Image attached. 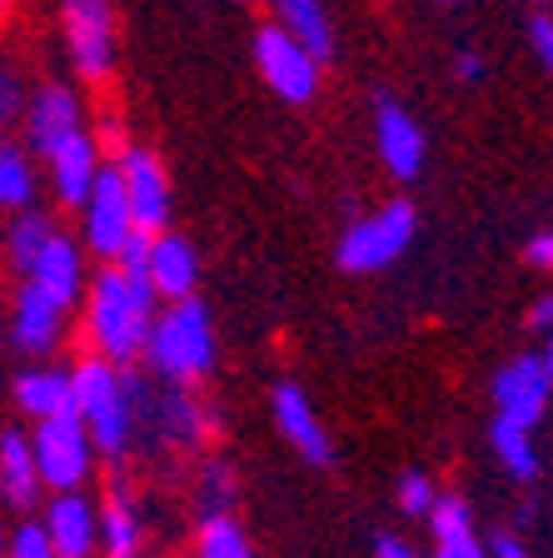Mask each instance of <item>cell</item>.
I'll return each instance as SVG.
<instances>
[{"label": "cell", "mask_w": 553, "mask_h": 558, "mask_svg": "<svg viewBox=\"0 0 553 558\" xmlns=\"http://www.w3.org/2000/svg\"><path fill=\"white\" fill-rule=\"evenodd\" d=\"M160 294L145 275H125V269H100L85 290V339L100 360L110 364H135L145 354Z\"/></svg>", "instance_id": "cell-1"}, {"label": "cell", "mask_w": 553, "mask_h": 558, "mask_svg": "<svg viewBox=\"0 0 553 558\" xmlns=\"http://www.w3.org/2000/svg\"><path fill=\"white\" fill-rule=\"evenodd\" d=\"M145 364L165 384H195L215 369V325H209L205 300L184 294V300H165V310H155Z\"/></svg>", "instance_id": "cell-2"}, {"label": "cell", "mask_w": 553, "mask_h": 558, "mask_svg": "<svg viewBox=\"0 0 553 558\" xmlns=\"http://www.w3.org/2000/svg\"><path fill=\"white\" fill-rule=\"evenodd\" d=\"M70 409H75V418L85 424V434H91V444L100 453L120 459L130 449V439H135V409H130L120 364L100 360V354H85L70 369Z\"/></svg>", "instance_id": "cell-3"}, {"label": "cell", "mask_w": 553, "mask_h": 558, "mask_svg": "<svg viewBox=\"0 0 553 558\" xmlns=\"http://www.w3.org/2000/svg\"><path fill=\"white\" fill-rule=\"evenodd\" d=\"M414 230H419L414 205L394 199V205H384V209H374V215L349 225V230L339 234L335 255L349 275H374V269H389L394 259L414 244Z\"/></svg>", "instance_id": "cell-4"}, {"label": "cell", "mask_w": 553, "mask_h": 558, "mask_svg": "<svg viewBox=\"0 0 553 558\" xmlns=\"http://www.w3.org/2000/svg\"><path fill=\"white\" fill-rule=\"evenodd\" d=\"M31 449H35V474L40 484L65 494V488H81L91 478L95 464V444L85 434V424L70 414H50V418H35V434H31Z\"/></svg>", "instance_id": "cell-5"}, {"label": "cell", "mask_w": 553, "mask_h": 558, "mask_svg": "<svg viewBox=\"0 0 553 558\" xmlns=\"http://www.w3.org/2000/svg\"><path fill=\"white\" fill-rule=\"evenodd\" d=\"M254 65H260L265 85L285 105H310L314 90H320V65L324 60L304 46L300 35H289L285 25H275V21L254 31Z\"/></svg>", "instance_id": "cell-6"}, {"label": "cell", "mask_w": 553, "mask_h": 558, "mask_svg": "<svg viewBox=\"0 0 553 558\" xmlns=\"http://www.w3.org/2000/svg\"><path fill=\"white\" fill-rule=\"evenodd\" d=\"M60 31H65L70 65L91 85L110 81V70H116V5L110 0H60Z\"/></svg>", "instance_id": "cell-7"}, {"label": "cell", "mask_w": 553, "mask_h": 558, "mask_svg": "<svg viewBox=\"0 0 553 558\" xmlns=\"http://www.w3.org/2000/svg\"><path fill=\"white\" fill-rule=\"evenodd\" d=\"M81 230H85V250H95V255L116 259L120 244L135 234V215H130V199H125V185H120L116 165H105L100 174H95L91 195H85L81 205Z\"/></svg>", "instance_id": "cell-8"}, {"label": "cell", "mask_w": 553, "mask_h": 558, "mask_svg": "<svg viewBox=\"0 0 553 558\" xmlns=\"http://www.w3.org/2000/svg\"><path fill=\"white\" fill-rule=\"evenodd\" d=\"M116 174H120V185H125L135 230L160 234L170 225V174H165V165L151 150H130L125 145L116 155Z\"/></svg>", "instance_id": "cell-9"}, {"label": "cell", "mask_w": 553, "mask_h": 558, "mask_svg": "<svg viewBox=\"0 0 553 558\" xmlns=\"http://www.w3.org/2000/svg\"><path fill=\"white\" fill-rule=\"evenodd\" d=\"M549 395H553V374L543 369L539 354H519L508 360L504 369L494 374V404H498V418H514L524 429H533L549 409Z\"/></svg>", "instance_id": "cell-10"}, {"label": "cell", "mask_w": 553, "mask_h": 558, "mask_svg": "<svg viewBox=\"0 0 553 558\" xmlns=\"http://www.w3.org/2000/svg\"><path fill=\"white\" fill-rule=\"evenodd\" d=\"M81 130H91V125H85L81 95L70 90V85H40L25 100V140H31L35 155H50L70 135H81Z\"/></svg>", "instance_id": "cell-11"}, {"label": "cell", "mask_w": 553, "mask_h": 558, "mask_svg": "<svg viewBox=\"0 0 553 558\" xmlns=\"http://www.w3.org/2000/svg\"><path fill=\"white\" fill-rule=\"evenodd\" d=\"M374 140H380V155L394 180H419L424 174L429 140L419 130V120L399 100H389V95H380V105H374Z\"/></svg>", "instance_id": "cell-12"}, {"label": "cell", "mask_w": 553, "mask_h": 558, "mask_svg": "<svg viewBox=\"0 0 553 558\" xmlns=\"http://www.w3.org/2000/svg\"><path fill=\"white\" fill-rule=\"evenodd\" d=\"M40 529H46L56 558H91L95 548H100V509L85 499L81 488H65V494H56Z\"/></svg>", "instance_id": "cell-13"}, {"label": "cell", "mask_w": 553, "mask_h": 558, "mask_svg": "<svg viewBox=\"0 0 553 558\" xmlns=\"http://www.w3.org/2000/svg\"><path fill=\"white\" fill-rule=\"evenodd\" d=\"M269 404H275V429L285 434V444H294L310 464H329L335 459V444H329V434H324L320 414H314L310 395L300 384H279Z\"/></svg>", "instance_id": "cell-14"}, {"label": "cell", "mask_w": 553, "mask_h": 558, "mask_svg": "<svg viewBox=\"0 0 553 558\" xmlns=\"http://www.w3.org/2000/svg\"><path fill=\"white\" fill-rule=\"evenodd\" d=\"M60 335H65V310L35 284H21L11 310V344L21 354H50L60 344Z\"/></svg>", "instance_id": "cell-15"}, {"label": "cell", "mask_w": 553, "mask_h": 558, "mask_svg": "<svg viewBox=\"0 0 553 558\" xmlns=\"http://www.w3.org/2000/svg\"><path fill=\"white\" fill-rule=\"evenodd\" d=\"M40 294H50V300L60 304V310H70V304L85 294V265H81V244L65 240V234H50L46 250L35 255L31 275H25Z\"/></svg>", "instance_id": "cell-16"}, {"label": "cell", "mask_w": 553, "mask_h": 558, "mask_svg": "<svg viewBox=\"0 0 553 558\" xmlns=\"http://www.w3.org/2000/svg\"><path fill=\"white\" fill-rule=\"evenodd\" d=\"M46 165H50V185H56V195L65 199V205H75V209L85 205V195H91V185H95V174L105 170V165H100V145H95L91 130H81V135H70L65 145H56V150L46 155Z\"/></svg>", "instance_id": "cell-17"}, {"label": "cell", "mask_w": 553, "mask_h": 558, "mask_svg": "<svg viewBox=\"0 0 553 558\" xmlns=\"http://www.w3.org/2000/svg\"><path fill=\"white\" fill-rule=\"evenodd\" d=\"M155 429L165 434V439L175 444H200L209 434V414L205 404H195V395H190V384H165V389H151V404H145V414Z\"/></svg>", "instance_id": "cell-18"}, {"label": "cell", "mask_w": 553, "mask_h": 558, "mask_svg": "<svg viewBox=\"0 0 553 558\" xmlns=\"http://www.w3.org/2000/svg\"><path fill=\"white\" fill-rule=\"evenodd\" d=\"M151 284L160 300H184V294H195V279H200V259H195V244L184 240V234H170L160 230L151 240Z\"/></svg>", "instance_id": "cell-19"}, {"label": "cell", "mask_w": 553, "mask_h": 558, "mask_svg": "<svg viewBox=\"0 0 553 558\" xmlns=\"http://www.w3.org/2000/svg\"><path fill=\"white\" fill-rule=\"evenodd\" d=\"M0 494L15 509H31L35 494H40V474H35V449L21 429L0 434Z\"/></svg>", "instance_id": "cell-20"}, {"label": "cell", "mask_w": 553, "mask_h": 558, "mask_svg": "<svg viewBox=\"0 0 553 558\" xmlns=\"http://www.w3.org/2000/svg\"><path fill=\"white\" fill-rule=\"evenodd\" d=\"M269 5H275V25H285L289 35H300L320 60L335 56V25H329L324 0H269Z\"/></svg>", "instance_id": "cell-21"}, {"label": "cell", "mask_w": 553, "mask_h": 558, "mask_svg": "<svg viewBox=\"0 0 553 558\" xmlns=\"http://www.w3.org/2000/svg\"><path fill=\"white\" fill-rule=\"evenodd\" d=\"M15 404L31 418L70 414V374L65 369H25L15 379Z\"/></svg>", "instance_id": "cell-22"}, {"label": "cell", "mask_w": 553, "mask_h": 558, "mask_svg": "<svg viewBox=\"0 0 553 558\" xmlns=\"http://www.w3.org/2000/svg\"><path fill=\"white\" fill-rule=\"evenodd\" d=\"M489 444H494L498 464L519 478V484H533V478H539V449H533V429H524V424H514V418H494V424H489Z\"/></svg>", "instance_id": "cell-23"}, {"label": "cell", "mask_w": 553, "mask_h": 558, "mask_svg": "<svg viewBox=\"0 0 553 558\" xmlns=\"http://www.w3.org/2000/svg\"><path fill=\"white\" fill-rule=\"evenodd\" d=\"M100 548L110 558H135L140 554V513L125 494H110L100 509Z\"/></svg>", "instance_id": "cell-24"}, {"label": "cell", "mask_w": 553, "mask_h": 558, "mask_svg": "<svg viewBox=\"0 0 553 558\" xmlns=\"http://www.w3.org/2000/svg\"><path fill=\"white\" fill-rule=\"evenodd\" d=\"M35 199V165L31 150L15 140H0V209H31Z\"/></svg>", "instance_id": "cell-25"}, {"label": "cell", "mask_w": 553, "mask_h": 558, "mask_svg": "<svg viewBox=\"0 0 553 558\" xmlns=\"http://www.w3.org/2000/svg\"><path fill=\"white\" fill-rule=\"evenodd\" d=\"M50 234H56V225H50L40 209H15L11 230H5V255H11V265L21 269V275H31L35 255L46 250Z\"/></svg>", "instance_id": "cell-26"}, {"label": "cell", "mask_w": 553, "mask_h": 558, "mask_svg": "<svg viewBox=\"0 0 553 558\" xmlns=\"http://www.w3.org/2000/svg\"><path fill=\"white\" fill-rule=\"evenodd\" d=\"M200 558H254V548L230 513H209L200 519Z\"/></svg>", "instance_id": "cell-27"}, {"label": "cell", "mask_w": 553, "mask_h": 558, "mask_svg": "<svg viewBox=\"0 0 553 558\" xmlns=\"http://www.w3.org/2000/svg\"><path fill=\"white\" fill-rule=\"evenodd\" d=\"M434 499H438V488H434V478H429L424 469H409V474L399 478V509H404V513H414V519H429Z\"/></svg>", "instance_id": "cell-28"}, {"label": "cell", "mask_w": 553, "mask_h": 558, "mask_svg": "<svg viewBox=\"0 0 553 558\" xmlns=\"http://www.w3.org/2000/svg\"><path fill=\"white\" fill-rule=\"evenodd\" d=\"M429 529H434V538H449V534H464V529H473L469 504L454 499V494L434 499V509H429Z\"/></svg>", "instance_id": "cell-29"}, {"label": "cell", "mask_w": 553, "mask_h": 558, "mask_svg": "<svg viewBox=\"0 0 553 558\" xmlns=\"http://www.w3.org/2000/svg\"><path fill=\"white\" fill-rule=\"evenodd\" d=\"M230 469L225 464H209L205 469V488H200V519H209V513H230Z\"/></svg>", "instance_id": "cell-30"}, {"label": "cell", "mask_w": 553, "mask_h": 558, "mask_svg": "<svg viewBox=\"0 0 553 558\" xmlns=\"http://www.w3.org/2000/svg\"><path fill=\"white\" fill-rule=\"evenodd\" d=\"M5 558H56V548H50L40 523H21L11 534V544H5Z\"/></svg>", "instance_id": "cell-31"}, {"label": "cell", "mask_w": 553, "mask_h": 558, "mask_svg": "<svg viewBox=\"0 0 553 558\" xmlns=\"http://www.w3.org/2000/svg\"><path fill=\"white\" fill-rule=\"evenodd\" d=\"M25 116V90H21V75L0 65V130L15 125Z\"/></svg>", "instance_id": "cell-32"}, {"label": "cell", "mask_w": 553, "mask_h": 558, "mask_svg": "<svg viewBox=\"0 0 553 558\" xmlns=\"http://www.w3.org/2000/svg\"><path fill=\"white\" fill-rule=\"evenodd\" d=\"M434 558H489V554H484V544L473 538V529H464V534L434 538Z\"/></svg>", "instance_id": "cell-33"}, {"label": "cell", "mask_w": 553, "mask_h": 558, "mask_svg": "<svg viewBox=\"0 0 553 558\" xmlns=\"http://www.w3.org/2000/svg\"><path fill=\"white\" fill-rule=\"evenodd\" d=\"M529 40H533V50H539V60L553 70V21L549 15H533V25H529Z\"/></svg>", "instance_id": "cell-34"}, {"label": "cell", "mask_w": 553, "mask_h": 558, "mask_svg": "<svg viewBox=\"0 0 553 558\" xmlns=\"http://www.w3.org/2000/svg\"><path fill=\"white\" fill-rule=\"evenodd\" d=\"M95 145H100V155H120V150H125V135H120V120L116 116L100 120V130H95Z\"/></svg>", "instance_id": "cell-35"}, {"label": "cell", "mask_w": 553, "mask_h": 558, "mask_svg": "<svg viewBox=\"0 0 553 558\" xmlns=\"http://www.w3.org/2000/svg\"><path fill=\"white\" fill-rule=\"evenodd\" d=\"M524 259H529L533 269H553V234H533V240L524 244Z\"/></svg>", "instance_id": "cell-36"}, {"label": "cell", "mask_w": 553, "mask_h": 558, "mask_svg": "<svg viewBox=\"0 0 553 558\" xmlns=\"http://www.w3.org/2000/svg\"><path fill=\"white\" fill-rule=\"evenodd\" d=\"M489 558H529V548H524L514 534H494L489 538Z\"/></svg>", "instance_id": "cell-37"}, {"label": "cell", "mask_w": 553, "mask_h": 558, "mask_svg": "<svg viewBox=\"0 0 553 558\" xmlns=\"http://www.w3.org/2000/svg\"><path fill=\"white\" fill-rule=\"evenodd\" d=\"M374 558H419V548L409 544V538H380V544H374Z\"/></svg>", "instance_id": "cell-38"}, {"label": "cell", "mask_w": 553, "mask_h": 558, "mask_svg": "<svg viewBox=\"0 0 553 558\" xmlns=\"http://www.w3.org/2000/svg\"><path fill=\"white\" fill-rule=\"evenodd\" d=\"M454 75H459L464 85H473V81H484V60L479 56H469V50H464L459 60H454Z\"/></svg>", "instance_id": "cell-39"}, {"label": "cell", "mask_w": 553, "mask_h": 558, "mask_svg": "<svg viewBox=\"0 0 553 558\" xmlns=\"http://www.w3.org/2000/svg\"><path fill=\"white\" fill-rule=\"evenodd\" d=\"M529 329H553V294H543L529 310Z\"/></svg>", "instance_id": "cell-40"}, {"label": "cell", "mask_w": 553, "mask_h": 558, "mask_svg": "<svg viewBox=\"0 0 553 558\" xmlns=\"http://www.w3.org/2000/svg\"><path fill=\"white\" fill-rule=\"evenodd\" d=\"M539 360H543V369L553 374V329H549V344H543V354H539Z\"/></svg>", "instance_id": "cell-41"}, {"label": "cell", "mask_w": 553, "mask_h": 558, "mask_svg": "<svg viewBox=\"0 0 553 558\" xmlns=\"http://www.w3.org/2000/svg\"><path fill=\"white\" fill-rule=\"evenodd\" d=\"M5 544H11V534H5V523H0V554H5Z\"/></svg>", "instance_id": "cell-42"}, {"label": "cell", "mask_w": 553, "mask_h": 558, "mask_svg": "<svg viewBox=\"0 0 553 558\" xmlns=\"http://www.w3.org/2000/svg\"><path fill=\"white\" fill-rule=\"evenodd\" d=\"M11 5H15V0H0V21H5V15H11Z\"/></svg>", "instance_id": "cell-43"}, {"label": "cell", "mask_w": 553, "mask_h": 558, "mask_svg": "<svg viewBox=\"0 0 553 558\" xmlns=\"http://www.w3.org/2000/svg\"><path fill=\"white\" fill-rule=\"evenodd\" d=\"M438 5H459V0H438Z\"/></svg>", "instance_id": "cell-44"}, {"label": "cell", "mask_w": 553, "mask_h": 558, "mask_svg": "<svg viewBox=\"0 0 553 558\" xmlns=\"http://www.w3.org/2000/svg\"><path fill=\"white\" fill-rule=\"evenodd\" d=\"M0 558H5V554H0Z\"/></svg>", "instance_id": "cell-45"}]
</instances>
